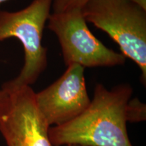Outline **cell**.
Instances as JSON below:
<instances>
[{
    "label": "cell",
    "instance_id": "1",
    "mask_svg": "<svg viewBox=\"0 0 146 146\" xmlns=\"http://www.w3.org/2000/svg\"><path fill=\"white\" fill-rule=\"evenodd\" d=\"M133 93L129 84L108 89L98 83L84 112L64 125L49 129L54 146H133L127 132L125 108Z\"/></svg>",
    "mask_w": 146,
    "mask_h": 146
},
{
    "label": "cell",
    "instance_id": "12",
    "mask_svg": "<svg viewBox=\"0 0 146 146\" xmlns=\"http://www.w3.org/2000/svg\"><path fill=\"white\" fill-rule=\"evenodd\" d=\"M64 146H83V145H66Z\"/></svg>",
    "mask_w": 146,
    "mask_h": 146
},
{
    "label": "cell",
    "instance_id": "4",
    "mask_svg": "<svg viewBox=\"0 0 146 146\" xmlns=\"http://www.w3.org/2000/svg\"><path fill=\"white\" fill-rule=\"evenodd\" d=\"M48 29L57 36L66 66L72 64L84 68L123 65L126 58L105 46L87 25L81 8L53 12L48 18Z\"/></svg>",
    "mask_w": 146,
    "mask_h": 146
},
{
    "label": "cell",
    "instance_id": "7",
    "mask_svg": "<svg viewBox=\"0 0 146 146\" xmlns=\"http://www.w3.org/2000/svg\"><path fill=\"white\" fill-rule=\"evenodd\" d=\"M126 120L128 123H140L146 120V106L137 98L131 99L125 108Z\"/></svg>",
    "mask_w": 146,
    "mask_h": 146
},
{
    "label": "cell",
    "instance_id": "6",
    "mask_svg": "<svg viewBox=\"0 0 146 146\" xmlns=\"http://www.w3.org/2000/svg\"><path fill=\"white\" fill-rule=\"evenodd\" d=\"M36 105L50 127L69 123L81 114L91 103L85 68L67 66L63 74L50 86L35 93Z\"/></svg>",
    "mask_w": 146,
    "mask_h": 146
},
{
    "label": "cell",
    "instance_id": "11",
    "mask_svg": "<svg viewBox=\"0 0 146 146\" xmlns=\"http://www.w3.org/2000/svg\"><path fill=\"white\" fill-rule=\"evenodd\" d=\"M8 1V0H0V5H1V3H4L5 1Z\"/></svg>",
    "mask_w": 146,
    "mask_h": 146
},
{
    "label": "cell",
    "instance_id": "5",
    "mask_svg": "<svg viewBox=\"0 0 146 146\" xmlns=\"http://www.w3.org/2000/svg\"><path fill=\"white\" fill-rule=\"evenodd\" d=\"M3 90L0 133L7 146H54L49 136L50 127L38 108L31 87Z\"/></svg>",
    "mask_w": 146,
    "mask_h": 146
},
{
    "label": "cell",
    "instance_id": "3",
    "mask_svg": "<svg viewBox=\"0 0 146 146\" xmlns=\"http://www.w3.org/2000/svg\"><path fill=\"white\" fill-rule=\"evenodd\" d=\"M53 0H33L17 12L0 11V41L16 38L24 49V65L19 74L5 82L3 89L31 86L47 66V49L42 45L46 22L50 16Z\"/></svg>",
    "mask_w": 146,
    "mask_h": 146
},
{
    "label": "cell",
    "instance_id": "8",
    "mask_svg": "<svg viewBox=\"0 0 146 146\" xmlns=\"http://www.w3.org/2000/svg\"><path fill=\"white\" fill-rule=\"evenodd\" d=\"M88 0H53V12H61L73 8H82Z\"/></svg>",
    "mask_w": 146,
    "mask_h": 146
},
{
    "label": "cell",
    "instance_id": "10",
    "mask_svg": "<svg viewBox=\"0 0 146 146\" xmlns=\"http://www.w3.org/2000/svg\"><path fill=\"white\" fill-rule=\"evenodd\" d=\"M4 93H5V91L3 90V89H0V100L1 99V98H2V97L3 96V95H4Z\"/></svg>",
    "mask_w": 146,
    "mask_h": 146
},
{
    "label": "cell",
    "instance_id": "2",
    "mask_svg": "<svg viewBox=\"0 0 146 146\" xmlns=\"http://www.w3.org/2000/svg\"><path fill=\"white\" fill-rule=\"evenodd\" d=\"M87 23L106 33L132 60L146 84V10L129 0H88L81 8Z\"/></svg>",
    "mask_w": 146,
    "mask_h": 146
},
{
    "label": "cell",
    "instance_id": "9",
    "mask_svg": "<svg viewBox=\"0 0 146 146\" xmlns=\"http://www.w3.org/2000/svg\"><path fill=\"white\" fill-rule=\"evenodd\" d=\"M146 10V0H129Z\"/></svg>",
    "mask_w": 146,
    "mask_h": 146
}]
</instances>
